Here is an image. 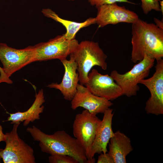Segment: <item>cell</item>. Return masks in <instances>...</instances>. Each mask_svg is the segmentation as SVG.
<instances>
[{
	"mask_svg": "<svg viewBox=\"0 0 163 163\" xmlns=\"http://www.w3.org/2000/svg\"><path fill=\"white\" fill-rule=\"evenodd\" d=\"M131 60H142L145 56L156 60L163 57V29L153 23L139 19L132 24Z\"/></svg>",
	"mask_w": 163,
	"mask_h": 163,
	"instance_id": "obj_1",
	"label": "cell"
},
{
	"mask_svg": "<svg viewBox=\"0 0 163 163\" xmlns=\"http://www.w3.org/2000/svg\"><path fill=\"white\" fill-rule=\"evenodd\" d=\"M26 131L34 140L39 142L41 151L50 155H63L75 158L78 163H88L85 152L76 139L64 130H58L52 134H46L34 126Z\"/></svg>",
	"mask_w": 163,
	"mask_h": 163,
	"instance_id": "obj_2",
	"label": "cell"
},
{
	"mask_svg": "<svg viewBox=\"0 0 163 163\" xmlns=\"http://www.w3.org/2000/svg\"><path fill=\"white\" fill-rule=\"evenodd\" d=\"M71 54L78 65L79 82L82 85L87 82L88 74L94 66H99L104 70L107 69V56L97 42L82 41Z\"/></svg>",
	"mask_w": 163,
	"mask_h": 163,
	"instance_id": "obj_3",
	"label": "cell"
},
{
	"mask_svg": "<svg viewBox=\"0 0 163 163\" xmlns=\"http://www.w3.org/2000/svg\"><path fill=\"white\" fill-rule=\"evenodd\" d=\"M101 120L96 114L90 113L86 110L75 116L73 124L75 138L84 151L88 163H94L91 152L97 127Z\"/></svg>",
	"mask_w": 163,
	"mask_h": 163,
	"instance_id": "obj_4",
	"label": "cell"
},
{
	"mask_svg": "<svg viewBox=\"0 0 163 163\" xmlns=\"http://www.w3.org/2000/svg\"><path fill=\"white\" fill-rule=\"evenodd\" d=\"M155 60L154 58L145 55L142 60L125 73L121 74L113 70L110 75L121 88L123 95L128 97L135 96L140 89L138 84L141 80L149 76Z\"/></svg>",
	"mask_w": 163,
	"mask_h": 163,
	"instance_id": "obj_5",
	"label": "cell"
},
{
	"mask_svg": "<svg viewBox=\"0 0 163 163\" xmlns=\"http://www.w3.org/2000/svg\"><path fill=\"white\" fill-rule=\"evenodd\" d=\"M21 123H14L11 131L6 133V146L0 149V157L4 163H35L33 149L19 137L17 133Z\"/></svg>",
	"mask_w": 163,
	"mask_h": 163,
	"instance_id": "obj_6",
	"label": "cell"
},
{
	"mask_svg": "<svg viewBox=\"0 0 163 163\" xmlns=\"http://www.w3.org/2000/svg\"><path fill=\"white\" fill-rule=\"evenodd\" d=\"M79 43L75 39H66L63 35H59L48 41L40 43L34 46L35 61H46L58 59L60 60L72 53Z\"/></svg>",
	"mask_w": 163,
	"mask_h": 163,
	"instance_id": "obj_7",
	"label": "cell"
},
{
	"mask_svg": "<svg viewBox=\"0 0 163 163\" xmlns=\"http://www.w3.org/2000/svg\"><path fill=\"white\" fill-rule=\"evenodd\" d=\"M0 60L5 74L9 78L15 72L35 62L34 46L17 49L0 43Z\"/></svg>",
	"mask_w": 163,
	"mask_h": 163,
	"instance_id": "obj_8",
	"label": "cell"
},
{
	"mask_svg": "<svg viewBox=\"0 0 163 163\" xmlns=\"http://www.w3.org/2000/svg\"><path fill=\"white\" fill-rule=\"evenodd\" d=\"M156 61L155 72L152 76L141 80L139 83L145 86L151 94L145 103L146 113L158 116L163 114V60Z\"/></svg>",
	"mask_w": 163,
	"mask_h": 163,
	"instance_id": "obj_9",
	"label": "cell"
},
{
	"mask_svg": "<svg viewBox=\"0 0 163 163\" xmlns=\"http://www.w3.org/2000/svg\"><path fill=\"white\" fill-rule=\"evenodd\" d=\"M85 85L93 94L110 101L123 95L121 88L110 75H102L95 69L89 73Z\"/></svg>",
	"mask_w": 163,
	"mask_h": 163,
	"instance_id": "obj_10",
	"label": "cell"
},
{
	"mask_svg": "<svg viewBox=\"0 0 163 163\" xmlns=\"http://www.w3.org/2000/svg\"><path fill=\"white\" fill-rule=\"evenodd\" d=\"M96 8V24L99 27L121 22L132 24L139 18L136 13L126 9L124 6L118 5L117 3L103 5Z\"/></svg>",
	"mask_w": 163,
	"mask_h": 163,
	"instance_id": "obj_11",
	"label": "cell"
},
{
	"mask_svg": "<svg viewBox=\"0 0 163 163\" xmlns=\"http://www.w3.org/2000/svg\"><path fill=\"white\" fill-rule=\"evenodd\" d=\"M113 104L110 101L96 96L91 93L86 87L78 84L77 91L71 101V107L75 110L82 107L90 113H103Z\"/></svg>",
	"mask_w": 163,
	"mask_h": 163,
	"instance_id": "obj_12",
	"label": "cell"
},
{
	"mask_svg": "<svg viewBox=\"0 0 163 163\" xmlns=\"http://www.w3.org/2000/svg\"><path fill=\"white\" fill-rule=\"evenodd\" d=\"M69 56V60L66 58L60 60L64 68V73L61 82L52 83L47 87L59 90L65 100L71 101L76 92L79 79L78 73L76 72L78 65L72 54Z\"/></svg>",
	"mask_w": 163,
	"mask_h": 163,
	"instance_id": "obj_13",
	"label": "cell"
},
{
	"mask_svg": "<svg viewBox=\"0 0 163 163\" xmlns=\"http://www.w3.org/2000/svg\"><path fill=\"white\" fill-rule=\"evenodd\" d=\"M103 114V119L97 127L91 149V156L94 159L96 154H105L108 152L107 145L114 134L112 126L113 109L109 108Z\"/></svg>",
	"mask_w": 163,
	"mask_h": 163,
	"instance_id": "obj_14",
	"label": "cell"
},
{
	"mask_svg": "<svg viewBox=\"0 0 163 163\" xmlns=\"http://www.w3.org/2000/svg\"><path fill=\"white\" fill-rule=\"evenodd\" d=\"M45 102L43 90L41 89L36 94L34 103L27 110L23 112L9 113L10 115L7 120L3 122L11 121V124L23 122V125L26 126L30 122L40 119V114L43 112L44 108L42 104Z\"/></svg>",
	"mask_w": 163,
	"mask_h": 163,
	"instance_id": "obj_15",
	"label": "cell"
},
{
	"mask_svg": "<svg viewBox=\"0 0 163 163\" xmlns=\"http://www.w3.org/2000/svg\"><path fill=\"white\" fill-rule=\"evenodd\" d=\"M108 153L114 163H126V157L133 149L130 139L119 130L114 133L110 140Z\"/></svg>",
	"mask_w": 163,
	"mask_h": 163,
	"instance_id": "obj_16",
	"label": "cell"
},
{
	"mask_svg": "<svg viewBox=\"0 0 163 163\" xmlns=\"http://www.w3.org/2000/svg\"><path fill=\"white\" fill-rule=\"evenodd\" d=\"M42 12L45 16L61 23L65 27L66 32L62 35L65 38L69 40L75 39L76 34L81 29L96 24L95 18L90 17L83 22H78L61 18L49 8L43 9Z\"/></svg>",
	"mask_w": 163,
	"mask_h": 163,
	"instance_id": "obj_17",
	"label": "cell"
},
{
	"mask_svg": "<svg viewBox=\"0 0 163 163\" xmlns=\"http://www.w3.org/2000/svg\"><path fill=\"white\" fill-rule=\"evenodd\" d=\"M141 7L144 13L147 14L152 10L161 11L159 2L161 0H141Z\"/></svg>",
	"mask_w": 163,
	"mask_h": 163,
	"instance_id": "obj_18",
	"label": "cell"
},
{
	"mask_svg": "<svg viewBox=\"0 0 163 163\" xmlns=\"http://www.w3.org/2000/svg\"><path fill=\"white\" fill-rule=\"evenodd\" d=\"M50 163H78L74 158L66 155H50L49 157Z\"/></svg>",
	"mask_w": 163,
	"mask_h": 163,
	"instance_id": "obj_19",
	"label": "cell"
},
{
	"mask_svg": "<svg viewBox=\"0 0 163 163\" xmlns=\"http://www.w3.org/2000/svg\"><path fill=\"white\" fill-rule=\"evenodd\" d=\"M90 4L96 8L101 6L117 2H124L135 5L136 4L128 0H88Z\"/></svg>",
	"mask_w": 163,
	"mask_h": 163,
	"instance_id": "obj_20",
	"label": "cell"
},
{
	"mask_svg": "<svg viewBox=\"0 0 163 163\" xmlns=\"http://www.w3.org/2000/svg\"><path fill=\"white\" fill-rule=\"evenodd\" d=\"M97 163H114V161L111 156L108 153H101L98 156Z\"/></svg>",
	"mask_w": 163,
	"mask_h": 163,
	"instance_id": "obj_21",
	"label": "cell"
},
{
	"mask_svg": "<svg viewBox=\"0 0 163 163\" xmlns=\"http://www.w3.org/2000/svg\"><path fill=\"white\" fill-rule=\"evenodd\" d=\"M0 83L2 82H5L8 84H11L12 83V81L10 78L7 77L5 74L2 68L0 66Z\"/></svg>",
	"mask_w": 163,
	"mask_h": 163,
	"instance_id": "obj_22",
	"label": "cell"
},
{
	"mask_svg": "<svg viewBox=\"0 0 163 163\" xmlns=\"http://www.w3.org/2000/svg\"><path fill=\"white\" fill-rule=\"evenodd\" d=\"M154 20L156 25L159 28L163 29V18H162V20H160L157 18H154Z\"/></svg>",
	"mask_w": 163,
	"mask_h": 163,
	"instance_id": "obj_23",
	"label": "cell"
},
{
	"mask_svg": "<svg viewBox=\"0 0 163 163\" xmlns=\"http://www.w3.org/2000/svg\"><path fill=\"white\" fill-rule=\"evenodd\" d=\"M6 138V135L3 133L2 127L1 125H0V142L1 141L5 142Z\"/></svg>",
	"mask_w": 163,
	"mask_h": 163,
	"instance_id": "obj_24",
	"label": "cell"
},
{
	"mask_svg": "<svg viewBox=\"0 0 163 163\" xmlns=\"http://www.w3.org/2000/svg\"><path fill=\"white\" fill-rule=\"evenodd\" d=\"M160 7L161 11V12L162 14H163V1L161 0L159 2Z\"/></svg>",
	"mask_w": 163,
	"mask_h": 163,
	"instance_id": "obj_25",
	"label": "cell"
},
{
	"mask_svg": "<svg viewBox=\"0 0 163 163\" xmlns=\"http://www.w3.org/2000/svg\"><path fill=\"white\" fill-rule=\"evenodd\" d=\"M68 1H75V0H68Z\"/></svg>",
	"mask_w": 163,
	"mask_h": 163,
	"instance_id": "obj_26",
	"label": "cell"
},
{
	"mask_svg": "<svg viewBox=\"0 0 163 163\" xmlns=\"http://www.w3.org/2000/svg\"><path fill=\"white\" fill-rule=\"evenodd\" d=\"M1 158L0 157V159H1Z\"/></svg>",
	"mask_w": 163,
	"mask_h": 163,
	"instance_id": "obj_27",
	"label": "cell"
}]
</instances>
